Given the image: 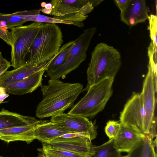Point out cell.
I'll return each mask as SVG.
<instances>
[{"instance_id": "cell-1", "label": "cell", "mask_w": 157, "mask_h": 157, "mask_svg": "<svg viewBox=\"0 0 157 157\" xmlns=\"http://www.w3.org/2000/svg\"><path fill=\"white\" fill-rule=\"evenodd\" d=\"M83 87V85L79 83L50 79L47 85L41 86L43 98L37 106L36 116L43 119L63 113L73 106Z\"/></svg>"}, {"instance_id": "cell-2", "label": "cell", "mask_w": 157, "mask_h": 157, "mask_svg": "<svg viewBox=\"0 0 157 157\" xmlns=\"http://www.w3.org/2000/svg\"><path fill=\"white\" fill-rule=\"evenodd\" d=\"M61 28L56 23H43L25 58V64L38 67L51 59L63 43Z\"/></svg>"}, {"instance_id": "cell-3", "label": "cell", "mask_w": 157, "mask_h": 157, "mask_svg": "<svg viewBox=\"0 0 157 157\" xmlns=\"http://www.w3.org/2000/svg\"><path fill=\"white\" fill-rule=\"evenodd\" d=\"M121 65V56L116 49L104 43L98 44L91 53L84 90L105 79L114 78Z\"/></svg>"}, {"instance_id": "cell-4", "label": "cell", "mask_w": 157, "mask_h": 157, "mask_svg": "<svg viewBox=\"0 0 157 157\" xmlns=\"http://www.w3.org/2000/svg\"><path fill=\"white\" fill-rule=\"evenodd\" d=\"M114 78H108L90 87L86 95L67 113L86 118L94 117L102 111L111 97Z\"/></svg>"}, {"instance_id": "cell-5", "label": "cell", "mask_w": 157, "mask_h": 157, "mask_svg": "<svg viewBox=\"0 0 157 157\" xmlns=\"http://www.w3.org/2000/svg\"><path fill=\"white\" fill-rule=\"evenodd\" d=\"M96 31L95 27L85 30L74 40V45L65 62L55 70L46 71L45 76L48 77L50 79H59L76 69L86 59V51Z\"/></svg>"}, {"instance_id": "cell-6", "label": "cell", "mask_w": 157, "mask_h": 157, "mask_svg": "<svg viewBox=\"0 0 157 157\" xmlns=\"http://www.w3.org/2000/svg\"><path fill=\"white\" fill-rule=\"evenodd\" d=\"M43 23L33 22L11 30V66L14 69L25 65V58Z\"/></svg>"}, {"instance_id": "cell-7", "label": "cell", "mask_w": 157, "mask_h": 157, "mask_svg": "<svg viewBox=\"0 0 157 157\" xmlns=\"http://www.w3.org/2000/svg\"><path fill=\"white\" fill-rule=\"evenodd\" d=\"M144 79L142 92L144 106L146 113L144 135L154 139L157 137V119L155 116L156 103L157 79L154 77L153 70L149 65Z\"/></svg>"}, {"instance_id": "cell-8", "label": "cell", "mask_w": 157, "mask_h": 157, "mask_svg": "<svg viewBox=\"0 0 157 157\" xmlns=\"http://www.w3.org/2000/svg\"><path fill=\"white\" fill-rule=\"evenodd\" d=\"M146 113L141 93L133 92L121 112L119 121L124 126L144 135Z\"/></svg>"}, {"instance_id": "cell-9", "label": "cell", "mask_w": 157, "mask_h": 157, "mask_svg": "<svg viewBox=\"0 0 157 157\" xmlns=\"http://www.w3.org/2000/svg\"><path fill=\"white\" fill-rule=\"evenodd\" d=\"M50 121L71 133H86L89 136L91 141L97 136L96 126L87 118L63 113L51 117Z\"/></svg>"}, {"instance_id": "cell-10", "label": "cell", "mask_w": 157, "mask_h": 157, "mask_svg": "<svg viewBox=\"0 0 157 157\" xmlns=\"http://www.w3.org/2000/svg\"><path fill=\"white\" fill-rule=\"evenodd\" d=\"M46 144L59 149L84 155H92L95 152V146L85 137H59Z\"/></svg>"}, {"instance_id": "cell-11", "label": "cell", "mask_w": 157, "mask_h": 157, "mask_svg": "<svg viewBox=\"0 0 157 157\" xmlns=\"http://www.w3.org/2000/svg\"><path fill=\"white\" fill-rule=\"evenodd\" d=\"M149 9L144 0H129L120 13L121 20L127 25L134 26L144 22L148 18Z\"/></svg>"}, {"instance_id": "cell-12", "label": "cell", "mask_w": 157, "mask_h": 157, "mask_svg": "<svg viewBox=\"0 0 157 157\" xmlns=\"http://www.w3.org/2000/svg\"><path fill=\"white\" fill-rule=\"evenodd\" d=\"M121 125L119 133L114 139L113 147L120 153H128L145 135L136 130Z\"/></svg>"}, {"instance_id": "cell-13", "label": "cell", "mask_w": 157, "mask_h": 157, "mask_svg": "<svg viewBox=\"0 0 157 157\" xmlns=\"http://www.w3.org/2000/svg\"><path fill=\"white\" fill-rule=\"evenodd\" d=\"M53 58L38 67L25 64L12 71H7L0 76V87L5 88L10 84L22 80L40 70H47Z\"/></svg>"}, {"instance_id": "cell-14", "label": "cell", "mask_w": 157, "mask_h": 157, "mask_svg": "<svg viewBox=\"0 0 157 157\" xmlns=\"http://www.w3.org/2000/svg\"><path fill=\"white\" fill-rule=\"evenodd\" d=\"M46 70V69L40 70L4 88L6 92L13 95H21L31 93L42 85V76Z\"/></svg>"}, {"instance_id": "cell-15", "label": "cell", "mask_w": 157, "mask_h": 157, "mask_svg": "<svg viewBox=\"0 0 157 157\" xmlns=\"http://www.w3.org/2000/svg\"><path fill=\"white\" fill-rule=\"evenodd\" d=\"M37 123L0 130V139L7 143L21 141L29 144L36 139L34 129Z\"/></svg>"}, {"instance_id": "cell-16", "label": "cell", "mask_w": 157, "mask_h": 157, "mask_svg": "<svg viewBox=\"0 0 157 157\" xmlns=\"http://www.w3.org/2000/svg\"><path fill=\"white\" fill-rule=\"evenodd\" d=\"M36 139L48 143L64 134L71 133L51 121H42L36 124L34 129Z\"/></svg>"}, {"instance_id": "cell-17", "label": "cell", "mask_w": 157, "mask_h": 157, "mask_svg": "<svg viewBox=\"0 0 157 157\" xmlns=\"http://www.w3.org/2000/svg\"><path fill=\"white\" fill-rule=\"evenodd\" d=\"M40 121L34 117L10 112L4 108L0 110V130L37 123Z\"/></svg>"}, {"instance_id": "cell-18", "label": "cell", "mask_w": 157, "mask_h": 157, "mask_svg": "<svg viewBox=\"0 0 157 157\" xmlns=\"http://www.w3.org/2000/svg\"><path fill=\"white\" fill-rule=\"evenodd\" d=\"M88 0H52V10L50 15L53 17H62L79 11Z\"/></svg>"}, {"instance_id": "cell-19", "label": "cell", "mask_w": 157, "mask_h": 157, "mask_svg": "<svg viewBox=\"0 0 157 157\" xmlns=\"http://www.w3.org/2000/svg\"><path fill=\"white\" fill-rule=\"evenodd\" d=\"M148 135L144 138L128 154V157H154L156 154L157 137L155 140Z\"/></svg>"}, {"instance_id": "cell-20", "label": "cell", "mask_w": 157, "mask_h": 157, "mask_svg": "<svg viewBox=\"0 0 157 157\" xmlns=\"http://www.w3.org/2000/svg\"><path fill=\"white\" fill-rule=\"evenodd\" d=\"M41 9L35 10L17 11L18 13L26 21H32L34 22L43 23H61L67 25H74L73 23L66 21L60 20L53 17H50L40 14Z\"/></svg>"}, {"instance_id": "cell-21", "label": "cell", "mask_w": 157, "mask_h": 157, "mask_svg": "<svg viewBox=\"0 0 157 157\" xmlns=\"http://www.w3.org/2000/svg\"><path fill=\"white\" fill-rule=\"evenodd\" d=\"M74 43V40H71L61 46L58 52L53 57L46 71L55 70L63 64L66 60Z\"/></svg>"}, {"instance_id": "cell-22", "label": "cell", "mask_w": 157, "mask_h": 157, "mask_svg": "<svg viewBox=\"0 0 157 157\" xmlns=\"http://www.w3.org/2000/svg\"><path fill=\"white\" fill-rule=\"evenodd\" d=\"M45 157H90L91 155H84L55 148L50 145L43 143L42 148L38 149Z\"/></svg>"}, {"instance_id": "cell-23", "label": "cell", "mask_w": 157, "mask_h": 157, "mask_svg": "<svg viewBox=\"0 0 157 157\" xmlns=\"http://www.w3.org/2000/svg\"><path fill=\"white\" fill-rule=\"evenodd\" d=\"M26 22L17 12L11 14L0 13V27L4 29L22 26Z\"/></svg>"}, {"instance_id": "cell-24", "label": "cell", "mask_w": 157, "mask_h": 157, "mask_svg": "<svg viewBox=\"0 0 157 157\" xmlns=\"http://www.w3.org/2000/svg\"><path fill=\"white\" fill-rule=\"evenodd\" d=\"M114 138L98 146H94L95 153L90 157H120L121 153L113 147Z\"/></svg>"}, {"instance_id": "cell-25", "label": "cell", "mask_w": 157, "mask_h": 157, "mask_svg": "<svg viewBox=\"0 0 157 157\" xmlns=\"http://www.w3.org/2000/svg\"><path fill=\"white\" fill-rule=\"evenodd\" d=\"M121 126L120 122L117 121L110 120L106 123L105 131L109 139L116 137L120 130Z\"/></svg>"}, {"instance_id": "cell-26", "label": "cell", "mask_w": 157, "mask_h": 157, "mask_svg": "<svg viewBox=\"0 0 157 157\" xmlns=\"http://www.w3.org/2000/svg\"><path fill=\"white\" fill-rule=\"evenodd\" d=\"M149 22L148 29L150 31V36L154 45L157 47V17L153 14L149 15L148 17Z\"/></svg>"}, {"instance_id": "cell-27", "label": "cell", "mask_w": 157, "mask_h": 157, "mask_svg": "<svg viewBox=\"0 0 157 157\" xmlns=\"http://www.w3.org/2000/svg\"><path fill=\"white\" fill-rule=\"evenodd\" d=\"M0 38L8 44L10 46L11 42V31L0 27Z\"/></svg>"}, {"instance_id": "cell-28", "label": "cell", "mask_w": 157, "mask_h": 157, "mask_svg": "<svg viewBox=\"0 0 157 157\" xmlns=\"http://www.w3.org/2000/svg\"><path fill=\"white\" fill-rule=\"evenodd\" d=\"M81 136L87 137L90 140V136L88 135L85 133L81 132L69 133L64 134L59 137L62 138H70Z\"/></svg>"}, {"instance_id": "cell-29", "label": "cell", "mask_w": 157, "mask_h": 157, "mask_svg": "<svg viewBox=\"0 0 157 157\" xmlns=\"http://www.w3.org/2000/svg\"><path fill=\"white\" fill-rule=\"evenodd\" d=\"M129 0H115L114 2L117 6L119 8L121 12L125 8Z\"/></svg>"}, {"instance_id": "cell-30", "label": "cell", "mask_w": 157, "mask_h": 157, "mask_svg": "<svg viewBox=\"0 0 157 157\" xmlns=\"http://www.w3.org/2000/svg\"><path fill=\"white\" fill-rule=\"evenodd\" d=\"M6 91L4 88L0 87V105L3 102L5 99L9 96V94L6 93Z\"/></svg>"}, {"instance_id": "cell-31", "label": "cell", "mask_w": 157, "mask_h": 157, "mask_svg": "<svg viewBox=\"0 0 157 157\" xmlns=\"http://www.w3.org/2000/svg\"><path fill=\"white\" fill-rule=\"evenodd\" d=\"M11 66V62L0 65V76L6 71Z\"/></svg>"}, {"instance_id": "cell-32", "label": "cell", "mask_w": 157, "mask_h": 157, "mask_svg": "<svg viewBox=\"0 0 157 157\" xmlns=\"http://www.w3.org/2000/svg\"><path fill=\"white\" fill-rule=\"evenodd\" d=\"M9 62L6 59L3 57L2 53L0 52V65L6 64Z\"/></svg>"}, {"instance_id": "cell-33", "label": "cell", "mask_w": 157, "mask_h": 157, "mask_svg": "<svg viewBox=\"0 0 157 157\" xmlns=\"http://www.w3.org/2000/svg\"><path fill=\"white\" fill-rule=\"evenodd\" d=\"M52 10V9H47L45 8H42L41 11L46 14L50 15Z\"/></svg>"}, {"instance_id": "cell-34", "label": "cell", "mask_w": 157, "mask_h": 157, "mask_svg": "<svg viewBox=\"0 0 157 157\" xmlns=\"http://www.w3.org/2000/svg\"><path fill=\"white\" fill-rule=\"evenodd\" d=\"M44 8L47 9H52V5L50 3H46Z\"/></svg>"}, {"instance_id": "cell-35", "label": "cell", "mask_w": 157, "mask_h": 157, "mask_svg": "<svg viewBox=\"0 0 157 157\" xmlns=\"http://www.w3.org/2000/svg\"><path fill=\"white\" fill-rule=\"evenodd\" d=\"M39 153H38V155L36 157H45L44 154L40 151H38Z\"/></svg>"}, {"instance_id": "cell-36", "label": "cell", "mask_w": 157, "mask_h": 157, "mask_svg": "<svg viewBox=\"0 0 157 157\" xmlns=\"http://www.w3.org/2000/svg\"><path fill=\"white\" fill-rule=\"evenodd\" d=\"M46 4V3L45 2H42L41 3V6L43 8H44Z\"/></svg>"}, {"instance_id": "cell-37", "label": "cell", "mask_w": 157, "mask_h": 157, "mask_svg": "<svg viewBox=\"0 0 157 157\" xmlns=\"http://www.w3.org/2000/svg\"><path fill=\"white\" fill-rule=\"evenodd\" d=\"M120 157H128V155H121Z\"/></svg>"}, {"instance_id": "cell-38", "label": "cell", "mask_w": 157, "mask_h": 157, "mask_svg": "<svg viewBox=\"0 0 157 157\" xmlns=\"http://www.w3.org/2000/svg\"><path fill=\"white\" fill-rule=\"evenodd\" d=\"M0 157H3V156H2L0 155Z\"/></svg>"}, {"instance_id": "cell-39", "label": "cell", "mask_w": 157, "mask_h": 157, "mask_svg": "<svg viewBox=\"0 0 157 157\" xmlns=\"http://www.w3.org/2000/svg\"></svg>"}]
</instances>
